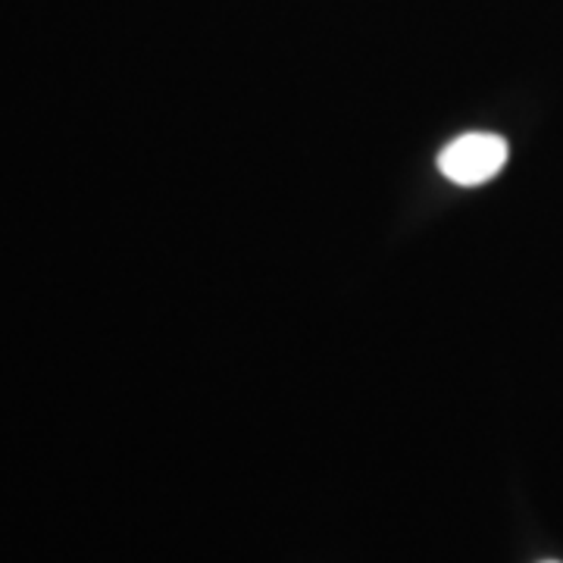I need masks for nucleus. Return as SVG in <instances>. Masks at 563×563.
<instances>
[{
	"instance_id": "f257e3e1",
	"label": "nucleus",
	"mask_w": 563,
	"mask_h": 563,
	"mask_svg": "<svg viewBox=\"0 0 563 563\" xmlns=\"http://www.w3.org/2000/svg\"><path fill=\"white\" fill-rule=\"evenodd\" d=\"M510 157V147L495 132H466L439 154V169L448 181L461 188H476L492 181Z\"/></svg>"
},
{
	"instance_id": "f03ea898",
	"label": "nucleus",
	"mask_w": 563,
	"mask_h": 563,
	"mask_svg": "<svg viewBox=\"0 0 563 563\" xmlns=\"http://www.w3.org/2000/svg\"><path fill=\"white\" fill-rule=\"evenodd\" d=\"M544 563H558V561H544Z\"/></svg>"
}]
</instances>
